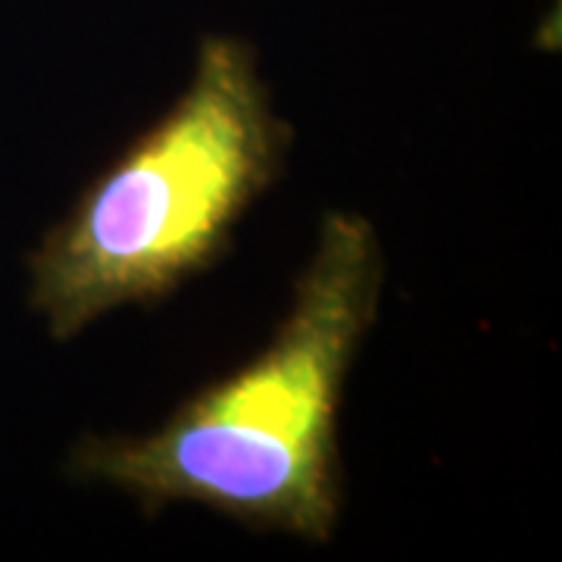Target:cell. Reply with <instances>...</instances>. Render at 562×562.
Masks as SVG:
<instances>
[{
    "label": "cell",
    "mask_w": 562,
    "mask_h": 562,
    "mask_svg": "<svg viewBox=\"0 0 562 562\" xmlns=\"http://www.w3.org/2000/svg\"><path fill=\"white\" fill-rule=\"evenodd\" d=\"M384 276L379 228L331 210L260 353L144 435L81 438L69 475L120 491L144 516L203 506L254 531L331 543L344 513V391Z\"/></svg>",
    "instance_id": "6da1fadb"
},
{
    "label": "cell",
    "mask_w": 562,
    "mask_h": 562,
    "mask_svg": "<svg viewBox=\"0 0 562 562\" xmlns=\"http://www.w3.org/2000/svg\"><path fill=\"white\" fill-rule=\"evenodd\" d=\"M291 144L257 47L206 35L176 103L32 250L29 306L47 335L76 341L106 316L157 306L210 272L284 176Z\"/></svg>",
    "instance_id": "7a4b0ae2"
}]
</instances>
